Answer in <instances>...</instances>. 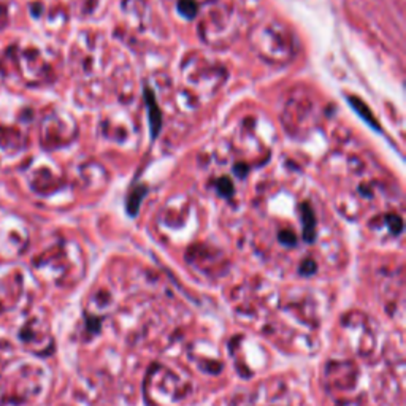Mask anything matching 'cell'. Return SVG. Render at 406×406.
Segmentation results:
<instances>
[{
    "label": "cell",
    "mask_w": 406,
    "mask_h": 406,
    "mask_svg": "<svg viewBox=\"0 0 406 406\" xmlns=\"http://www.w3.org/2000/svg\"><path fill=\"white\" fill-rule=\"evenodd\" d=\"M141 195H143V194H140V191H138V192H135L134 195L130 197L129 208H130V211H132V213H135V211H137V206H138V203L141 202Z\"/></svg>",
    "instance_id": "cell-10"
},
{
    "label": "cell",
    "mask_w": 406,
    "mask_h": 406,
    "mask_svg": "<svg viewBox=\"0 0 406 406\" xmlns=\"http://www.w3.org/2000/svg\"><path fill=\"white\" fill-rule=\"evenodd\" d=\"M351 103H353L354 109H357V111L360 113V116L364 118V119L367 121V123H370L373 127H376V129H378V126H376V123H375V118H373V116L370 114L368 108H367L364 103H362L360 100H357V98H356V100H354V98H351Z\"/></svg>",
    "instance_id": "cell-9"
},
{
    "label": "cell",
    "mask_w": 406,
    "mask_h": 406,
    "mask_svg": "<svg viewBox=\"0 0 406 406\" xmlns=\"http://www.w3.org/2000/svg\"><path fill=\"white\" fill-rule=\"evenodd\" d=\"M249 43L252 51L270 64H287L295 54L292 30L276 19H268L252 29Z\"/></svg>",
    "instance_id": "cell-1"
},
{
    "label": "cell",
    "mask_w": 406,
    "mask_h": 406,
    "mask_svg": "<svg viewBox=\"0 0 406 406\" xmlns=\"http://www.w3.org/2000/svg\"><path fill=\"white\" fill-rule=\"evenodd\" d=\"M178 10H180V13L186 18H194L197 16V13H199V7H197V4L194 2V0H180L178 2Z\"/></svg>",
    "instance_id": "cell-8"
},
{
    "label": "cell",
    "mask_w": 406,
    "mask_h": 406,
    "mask_svg": "<svg viewBox=\"0 0 406 406\" xmlns=\"http://www.w3.org/2000/svg\"><path fill=\"white\" fill-rule=\"evenodd\" d=\"M123 12L129 23L138 29H145L149 24V4L146 0H124Z\"/></svg>",
    "instance_id": "cell-5"
},
{
    "label": "cell",
    "mask_w": 406,
    "mask_h": 406,
    "mask_svg": "<svg viewBox=\"0 0 406 406\" xmlns=\"http://www.w3.org/2000/svg\"><path fill=\"white\" fill-rule=\"evenodd\" d=\"M314 228H316L314 214L311 211V208L306 205V206H303V234L308 241H311L314 238Z\"/></svg>",
    "instance_id": "cell-6"
},
{
    "label": "cell",
    "mask_w": 406,
    "mask_h": 406,
    "mask_svg": "<svg viewBox=\"0 0 406 406\" xmlns=\"http://www.w3.org/2000/svg\"><path fill=\"white\" fill-rule=\"evenodd\" d=\"M240 30V19L234 7L224 0H208L202 12L199 32L206 45L214 48L228 46Z\"/></svg>",
    "instance_id": "cell-2"
},
{
    "label": "cell",
    "mask_w": 406,
    "mask_h": 406,
    "mask_svg": "<svg viewBox=\"0 0 406 406\" xmlns=\"http://www.w3.org/2000/svg\"><path fill=\"white\" fill-rule=\"evenodd\" d=\"M146 98H148V105H149V118H151L152 134L156 135L159 132V127H160V111H159V106L154 102V98L151 97L149 92H146Z\"/></svg>",
    "instance_id": "cell-7"
},
{
    "label": "cell",
    "mask_w": 406,
    "mask_h": 406,
    "mask_svg": "<svg viewBox=\"0 0 406 406\" xmlns=\"http://www.w3.org/2000/svg\"><path fill=\"white\" fill-rule=\"evenodd\" d=\"M313 109H314L313 103L306 94L294 95L289 98L286 109H284V114H282V123H284V127L287 129L289 135H295L297 132L303 130V127L306 130V126L311 123Z\"/></svg>",
    "instance_id": "cell-4"
},
{
    "label": "cell",
    "mask_w": 406,
    "mask_h": 406,
    "mask_svg": "<svg viewBox=\"0 0 406 406\" xmlns=\"http://www.w3.org/2000/svg\"><path fill=\"white\" fill-rule=\"evenodd\" d=\"M183 76L192 89L211 95L224 84L227 72L217 62L205 57H189L183 65Z\"/></svg>",
    "instance_id": "cell-3"
}]
</instances>
